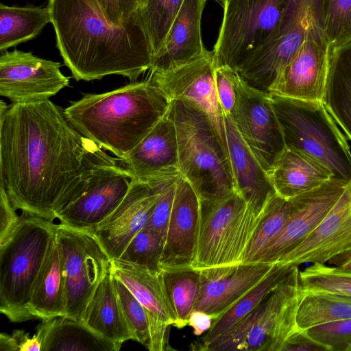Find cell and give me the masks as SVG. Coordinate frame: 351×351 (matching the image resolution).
<instances>
[{"label":"cell","mask_w":351,"mask_h":351,"mask_svg":"<svg viewBox=\"0 0 351 351\" xmlns=\"http://www.w3.org/2000/svg\"><path fill=\"white\" fill-rule=\"evenodd\" d=\"M0 185L16 210L53 221L94 173L119 163L49 99L0 101Z\"/></svg>","instance_id":"obj_1"},{"label":"cell","mask_w":351,"mask_h":351,"mask_svg":"<svg viewBox=\"0 0 351 351\" xmlns=\"http://www.w3.org/2000/svg\"><path fill=\"white\" fill-rule=\"evenodd\" d=\"M58 49L77 81L119 75L136 80L149 71L152 43L140 10L110 21L97 0H49Z\"/></svg>","instance_id":"obj_2"},{"label":"cell","mask_w":351,"mask_h":351,"mask_svg":"<svg viewBox=\"0 0 351 351\" xmlns=\"http://www.w3.org/2000/svg\"><path fill=\"white\" fill-rule=\"evenodd\" d=\"M169 104L147 79L104 93H85L64 110L81 134L123 158L167 113Z\"/></svg>","instance_id":"obj_3"},{"label":"cell","mask_w":351,"mask_h":351,"mask_svg":"<svg viewBox=\"0 0 351 351\" xmlns=\"http://www.w3.org/2000/svg\"><path fill=\"white\" fill-rule=\"evenodd\" d=\"M168 115L176 127L181 175L199 199H217L234 192L228 154L208 117L182 99L170 101Z\"/></svg>","instance_id":"obj_4"},{"label":"cell","mask_w":351,"mask_h":351,"mask_svg":"<svg viewBox=\"0 0 351 351\" xmlns=\"http://www.w3.org/2000/svg\"><path fill=\"white\" fill-rule=\"evenodd\" d=\"M56 226L52 220L23 213L10 239L0 245V312L10 322L34 319L29 311L32 291Z\"/></svg>","instance_id":"obj_5"},{"label":"cell","mask_w":351,"mask_h":351,"mask_svg":"<svg viewBox=\"0 0 351 351\" xmlns=\"http://www.w3.org/2000/svg\"><path fill=\"white\" fill-rule=\"evenodd\" d=\"M286 148L317 160L332 179H351L348 144L322 102L298 100L270 94Z\"/></svg>","instance_id":"obj_6"},{"label":"cell","mask_w":351,"mask_h":351,"mask_svg":"<svg viewBox=\"0 0 351 351\" xmlns=\"http://www.w3.org/2000/svg\"><path fill=\"white\" fill-rule=\"evenodd\" d=\"M299 274L298 266H292L255 309L202 350L282 351L300 331L296 316L303 291Z\"/></svg>","instance_id":"obj_7"},{"label":"cell","mask_w":351,"mask_h":351,"mask_svg":"<svg viewBox=\"0 0 351 351\" xmlns=\"http://www.w3.org/2000/svg\"><path fill=\"white\" fill-rule=\"evenodd\" d=\"M199 202L197 245L191 267L200 270L242 263L261 215L235 191Z\"/></svg>","instance_id":"obj_8"},{"label":"cell","mask_w":351,"mask_h":351,"mask_svg":"<svg viewBox=\"0 0 351 351\" xmlns=\"http://www.w3.org/2000/svg\"><path fill=\"white\" fill-rule=\"evenodd\" d=\"M223 16L213 48L216 66L235 70L274 33L286 0H223Z\"/></svg>","instance_id":"obj_9"},{"label":"cell","mask_w":351,"mask_h":351,"mask_svg":"<svg viewBox=\"0 0 351 351\" xmlns=\"http://www.w3.org/2000/svg\"><path fill=\"white\" fill-rule=\"evenodd\" d=\"M56 241L65 281L66 316L84 321L86 307L111 260L90 232L57 224Z\"/></svg>","instance_id":"obj_10"},{"label":"cell","mask_w":351,"mask_h":351,"mask_svg":"<svg viewBox=\"0 0 351 351\" xmlns=\"http://www.w3.org/2000/svg\"><path fill=\"white\" fill-rule=\"evenodd\" d=\"M213 51L179 66L160 71H149L147 80L158 87L168 100L191 101L210 120L223 147L228 145L223 114L215 80Z\"/></svg>","instance_id":"obj_11"},{"label":"cell","mask_w":351,"mask_h":351,"mask_svg":"<svg viewBox=\"0 0 351 351\" xmlns=\"http://www.w3.org/2000/svg\"><path fill=\"white\" fill-rule=\"evenodd\" d=\"M230 117L243 140L269 173L286 149L270 94L250 86L239 76L237 102Z\"/></svg>","instance_id":"obj_12"},{"label":"cell","mask_w":351,"mask_h":351,"mask_svg":"<svg viewBox=\"0 0 351 351\" xmlns=\"http://www.w3.org/2000/svg\"><path fill=\"white\" fill-rule=\"evenodd\" d=\"M58 62L17 49L0 56V95L12 103L49 99L69 84Z\"/></svg>","instance_id":"obj_13"},{"label":"cell","mask_w":351,"mask_h":351,"mask_svg":"<svg viewBox=\"0 0 351 351\" xmlns=\"http://www.w3.org/2000/svg\"><path fill=\"white\" fill-rule=\"evenodd\" d=\"M134 179L119 165L98 169L81 196L58 213L56 219L71 228L94 232L123 201Z\"/></svg>","instance_id":"obj_14"},{"label":"cell","mask_w":351,"mask_h":351,"mask_svg":"<svg viewBox=\"0 0 351 351\" xmlns=\"http://www.w3.org/2000/svg\"><path fill=\"white\" fill-rule=\"evenodd\" d=\"M330 51L323 29L319 27H312L270 88L269 94L323 103Z\"/></svg>","instance_id":"obj_15"},{"label":"cell","mask_w":351,"mask_h":351,"mask_svg":"<svg viewBox=\"0 0 351 351\" xmlns=\"http://www.w3.org/2000/svg\"><path fill=\"white\" fill-rule=\"evenodd\" d=\"M347 183L332 178L316 189L289 199L291 210L285 228L256 263L276 264L300 244L321 223Z\"/></svg>","instance_id":"obj_16"},{"label":"cell","mask_w":351,"mask_h":351,"mask_svg":"<svg viewBox=\"0 0 351 351\" xmlns=\"http://www.w3.org/2000/svg\"><path fill=\"white\" fill-rule=\"evenodd\" d=\"M110 269L147 310L151 325V348L161 350L168 344L169 326L176 316L168 298L162 273L114 259Z\"/></svg>","instance_id":"obj_17"},{"label":"cell","mask_w":351,"mask_h":351,"mask_svg":"<svg viewBox=\"0 0 351 351\" xmlns=\"http://www.w3.org/2000/svg\"><path fill=\"white\" fill-rule=\"evenodd\" d=\"M119 165L134 180L146 183L182 176L176 127L168 112L128 155L119 158Z\"/></svg>","instance_id":"obj_18"},{"label":"cell","mask_w":351,"mask_h":351,"mask_svg":"<svg viewBox=\"0 0 351 351\" xmlns=\"http://www.w3.org/2000/svg\"><path fill=\"white\" fill-rule=\"evenodd\" d=\"M351 250V179L321 223L276 264L299 266L306 263H326Z\"/></svg>","instance_id":"obj_19"},{"label":"cell","mask_w":351,"mask_h":351,"mask_svg":"<svg viewBox=\"0 0 351 351\" xmlns=\"http://www.w3.org/2000/svg\"><path fill=\"white\" fill-rule=\"evenodd\" d=\"M274 264L237 263L200 269V294L195 309L219 318L261 281Z\"/></svg>","instance_id":"obj_20"},{"label":"cell","mask_w":351,"mask_h":351,"mask_svg":"<svg viewBox=\"0 0 351 351\" xmlns=\"http://www.w3.org/2000/svg\"><path fill=\"white\" fill-rule=\"evenodd\" d=\"M199 207L197 194L181 176L176 182L160 259V269L191 267L197 245Z\"/></svg>","instance_id":"obj_21"},{"label":"cell","mask_w":351,"mask_h":351,"mask_svg":"<svg viewBox=\"0 0 351 351\" xmlns=\"http://www.w3.org/2000/svg\"><path fill=\"white\" fill-rule=\"evenodd\" d=\"M153 184L134 180L117 208L94 231L110 259H118L133 239L147 223L157 198Z\"/></svg>","instance_id":"obj_22"},{"label":"cell","mask_w":351,"mask_h":351,"mask_svg":"<svg viewBox=\"0 0 351 351\" xmlns=\"http://www.w3.org/2000/svg\"><path fill=\"white\" fill-rule=\"evenodd\" d=\"M207 0H184L149 71L171 69L204 55L202 17Z\"/></svg>","instance_id":"obj_23"},{"label":"cell","mask_w":351,"mask_h":351,"mask_svg":"<svg viewBox=\"0 0 351 351\" xmlns=\"http://www.w3.org/2000/svg\"><path fill=\"white\" fill-rule=\"evenodd\" d=\"M228 152L237 191L261 215L276 194L271 178L240 136L232 119L225 116Z\"/></svg>","instance_id":"obj_24"},{"label":"cell","mask_w":351,"mask_h":351,"mask_svg":"<svg viewBox=\"0 0 351 351\" xmlns=\"http://www.w3.org/2000/svg\"><path fill=\"white\" fill-rule=\"evenodd\" d=\"M268 174L276 193L288 200L332 178L331 172L319 161L287 148Z\"/></svg>","instance_id":"obj_25"},{"label":"cell","mask_w":351,"mask_h":351,"mask_svg":"<svg viewBox=\"0 0 351 351\" xmlns=\"http://www.w3.org/2000/svg\"><path fill=\"white\" fill-rule=\"evenodd\" d=\"M84 322L95 332L120 348L125 341L135 340L123 313L110 268L89 301Z\"/></svg>","instance_id":"obj_26"},{"label":"cell","mask_w":351,"mask_h":351,"mask_svg":"<svg viewBox=\"0 0 351 351\" xmlns=\"http://www.w3.org/2000/svg\"><path fill=\"white\" fill-rule=\"evenodd\" d=\"M66 308L62 260L55 237L34 282L29 311L34 318L43 320L65 315Z\"/></svg>","instance_id":"obj_27"},{"label":"cell","mask_w":351,"mask_h":351,"mask_svg":"<svg viewBox=\"0 0 351 351\" xmlns=\"http://www.w3.org/2000/svg\"><path fill=\"white\" fill-rule=\"evenodd\" d=\"M36 332L42 339L41 351H118L121 348L95 332L84 321L66 315L43 319Z\"/></svg>","instance_id":"obj_28"},{"label":"cell","mask_w":351,"mask_h":351,"mask_svg":"<svg viewBox=\"0 0 351 351\" xmlns=\"http://www.w3.org/2000/svg\"><path fill=\"white\" fill-rule=\"evenodd\" d=\"M323 104L351 141V41L330 49Z\"/></svg>","instance_id":"obj_29"},{"label":"cell","mask_w":351,"mask_h":351,"mask_svg":"<svg viewBox=\"0 0 351 351\" xmlns=\"http://www.w3.org/2000/svg\"><path fill=\"white\" fill-rule=\"evenodd\" d=\"M291 267L290 265L274 264L271 270L261 281L214 321L206 335L191 344L192 350H202L206 345L241 321L277 287Z\"/></svg>","instance_id":"obj_30"},{"label":"cell","mask_w":351,"mask_h":351,"mask_svg":"<svg viewBox=\"0 0 351 351\" xmlns=\"http://www.w3.org/2000/svg\"><path fill=\"white\" fill-rule=\"evenodd\" d=\"M51 23L48 5L14 6L0 4V51L35 38Z\"/></svg>","instance_id":"obj_31"},{"label":"cell","mask_w":351,"mask_h":351,"mask_svg":"<svg viewBox=\"0 0 351 351\" xmlns=\"http://www.w3.org/2000/svg\"><path fill=\"white\" fill-rule=\"evenodd\" d=\"M161 273L165 289L176 316L173 326L181 329L188 325L189 318L198 301L201 277L199 270L190 267L164 269Z\"/></svg>","instance_id":"obj_32"},{"label":"cell","mask_w":351,"mask_h":351,"mask_svg":"<svg viewBox=\"0 0 351 351\" xmlns=\"http://www.w3.org/2000/svg\"><path fill=\"white\" fill-rule=\"evenodd\" d=\"M351 318V297L328 293L303 292L296 316L300 330Z\"/></svg>","instance_id":"obj_33"},{"label":"cell","mask_w":351,"mask_h":351,"mask_svg":"<svg viewBox=\"0 0 351 351\" xmlns=\"http://www.w3.org/2000/svg\"><path fill=\"white\" fill-rule=\"evenodd\" d=\"M291 210L290 200L277 193L265 207L246 247L242 263H256L267 246L280 234L289 219Z\"/></svg>","instance_id":"obj_34"},{"label":"cell","mask_w":351,"mask_h":351,"mask_svg":"<svg viewBox=\"0 0 351 351\" xmlns=\"http://www.w3.org/2000/svg\"><path fill=\"white\" fill-rule=\"evenodd\" d=\"M303 292L328 293L351 297V272L326 263H313L300 271Z\"/></svg>","instance_id":"obj_35"},{"label":"cell","mask_w":351,"mask_h":351,"mask_svg":"<svg viewBox=\"0 0 351 351\" xmlns=\"http://www.w3.org/2000/svg\"><path fill=\"white\" fill-rule=\"evenodd\" d=\"M164 241L165 237L160 232L145 226L133 237L118 259L160 272Z\"/></svg>","instance_id":"obj_36"},{"label":"cell","mask_w":351,"mask_h":351,"mask_svg":"<svg viewBox=\"0 0 351 351\" xmlns=\"http://www.w3.org/2000/svg\"><path fill=\"white\" fill-rule=\"evenodd\" d=\"M184 0H147L140 10L152 43L154 56L163 43Z\"/></svg>","instance_id":"obj_37"},{"label":"cell","mask_w":351,"mask_h":351,"mask_svg":"<svg viewBox=\"0 0 351 351\" xmlns=\"http://www.w3.org/2000/svg\"><path fill=\"white\" fill-rule=\"evenodd\" d=\"M322 27L330 49L351 41V0H323Z\"/></svg>","instance_id":"obj_38"},{"label":"cell","mask_w":351,"mask_h":351,"mask_svg":"<svg viewBox=\"0 0 351 351\" xmlns=\"http://www.w3.org/2000/svg\"><path fill=\"white\" fill-rule=\"evenodd\" d=\"M114 282L123 313L134 335L135 341L149 350L151 325L147 310L126 286L114 276Z\"/></svg>","instance_id":"obj_39"},{"label":"cell","mask_w":351,"mask_h":351,"mask_svg":"<svg viewBox=\"0 0 351 351\" xmlns=\"http://www.w3.org/2000/svg\"><path fill=\"white\" fill-rule=\"evenodd\" d=\"M305 331L326 351H348L351 346V318L320 324Z\"/></svg>","instance_id":"obj_40"},{"label":"cell","mask_w":351,"mask_h":351,"mask_svg":"<svg viewBox=\"0 0 351 351\" xmlns=\"http://www.w3.org/2000/svg\"><path fill=\"white\" fill-rule=\"evenodd\" d=\"M178 178L149 183L156 186L158 195L154 210L145 226L158 230L164 237L171 215Z\"/></svg>","instance_id":"obj_41"},{"label":"cell","mask_w":351,"mask_h":351,"mask_svg":"<svg viewBox=\"0 0 351 351\" xmlns=\"http://www.w3.org/2000/svg\"><path fill=\"white\" fill-rule=\"evenodd\" d=\"M239 77L237 71L231 67L220 66L215 69L216 90L224 116L230 117L234 108Z\"/></svg>","instance_id":"obj_42"},{"label":"cell","mask_w":351,"mask_h":351,"mask_svg":"<svg viewBox=\"0 0 351 351\" xmlns=\"http://www.w3.org/2000/svg\"><path fill=\"white\" fill-rule=\"evenodd\" d=\"M5 188L0 185V245L5 243L20 219Z\"/></svg>","instance_id":"obj_43"},{"label":"cell","mask_w":351,"mask_h":351,"mask_svg":"<svg viewBox=\"0 0 351 351\" xmlns=\"http://www.w3.org/2000/svg\"><path fill=\"white\" fill-rule=\"evenodd\" d=\"M282 351H326V349L311 339L305 330H300L288 339Z\"/></svg>","instance_id":"obj_44"},{"label":"cell","mask_w":351,"mask_h":351,"mask_svg":"<svg viewBox=\"0 0 351 351\" xmlns=\"http://www.w3.org/2000/svg\"><path fill=\"white\" fill-rule=\"evenodd\" d=\"M12 335L16 342L19 351H41L42 339L37 332L30 337L28 333L22 330H14Z\"/></svg>","instance_id":"obj_45"},{"label":"cell","mask_w":351,"mask_h":351,"mask_svg":"<svg viewBox=\"0 0 351 351\" xmlns=\"http://www.w3.org/2000/svg\"><path fill=\"white\" fill-rule=\"evenodd\" d=\"M212 324V317L203 311L193 310L189 318L188 325L193 328V334L196 336H200L208 331Z\"/></svg>","instance_id":"obj_46"},{"label":"cell","mask_w":351,"mask_h":351,"mask_svg":"<svg viewBox=\"0 0 351 351\" xmlns=\"http://www.w3.org/2000/svg\"><path fill=\"white\" fill-rule=\"evenodd\" d=\"M106 17L114 23L122 21L116 0H97Z\"/></svg>","instance_id":"obj_47"},{"label":"cell","mask_w":351,"mask_h":351,"mask_svg":"<svg viewBox=\"0 0 351 351\" xmlns=\"http://www.w3.org/2000/svg\"><path fill=\"white\" fill-rule=\"evenodd\" d=\"M121 21L130 17L140 8L141 0H116Z\"/></svg>","instance_id":"obj_48"},{"label":"cell","mask_w":351,"mask_h":351,"mask_svg":"<svg viewBox=\"0 0 351 351\" xmlns=\"http://www.w3.org/2000/svg\"><path fill=\"white\" fill-rule=\"evenodd\" d=\"M328 263L341 270L351 272V250L333 257Z\"/></svg>","instance_id":"obj_49"},{"label":"cell","mask_w":351,"mask_h":351,"mask_svg":"<svg viewBox=\"0 0 351 351\" xmlns=\"http://www.w3.org/2000/svg\"><path fill=\"white\" fill-rule=\"evenodd\" d=\"M1 351H19L18 346L12 335L1 332L0 334Z\"/></svg>","instance_id":"obj_50"},{"label":"cell","mask_w":351,"mask_h":351,"mask_svg":"<svg viewBox=\"0 0 351 351\" xmlns=\"http://www.w3.org/2000/svg\"><path fill=\"white\" fill-rule=\"evenodd\" d=\"M147 3V0H141L140 10H142L145 8Z\"/></svg>","instance_id":"obj_51"},{"label":"cell","mask_w":351,"mask_h":351,"mask_svg":"<svg viewBox=\"0 0 351 351\" xmlns=\"http://www.w3.org/2000/svg\"><path fill=\"white\" fill-rule=\"evenodd\" d=\"M348 351H351V346L350 347Z\"/></svg>","instance_id":"obj_52"},{"label":"cell","mask_w":351,"mask_h":351,"mask_svg":"<svg viewBox=\"0 0 351 351\" xmlns=\"http://www.w3.org/2000/svg\"><path fill=\"white\" fill-rule=\"evenodd\" d=\"M221 1H223V0H221Z\"/></svg>","instance_id":"obj_53"}]
</instances>
